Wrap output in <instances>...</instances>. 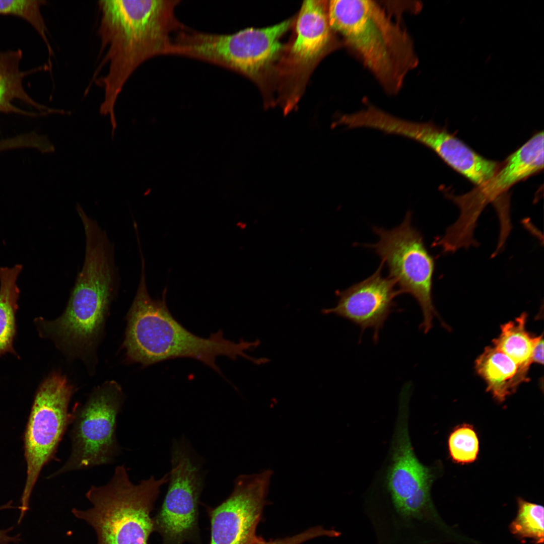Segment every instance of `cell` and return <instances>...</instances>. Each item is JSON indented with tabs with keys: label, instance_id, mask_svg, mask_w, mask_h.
<instances>
[{
	"label": "cell",
	"instance_id": "cell-1",
	"mask_svg": "<svg viewBox=\"0 0 544 544\" xmlns=\"http://www.w3.org/2000/svg\"><path fill=\"white\" fill-rule=\"evenodd\" d=\"M179 0H100L98 34L105 55L97 72L109 63L107 74L96 79L104 89L101 115H109L117 126L114 106L134 72L154 56L167 54L173 33L185 26L175 15Z\"/></svg>",
	"mask_w": 544,
	"mask_h": 544
},
{
	"label": "cell",
	"instance_id": "cell-2",
	"mask_svg": "<svg viewBox=\"0 0 544 544\" xmlns=\"http://www.w3.org/2000/svg\"><path fill=\"white\" fill-rule=\"evenodd\" d=\"M166 292L165 288L161 299L150 297L142 259V276L127 316L123 342L129 362L147 367L168 360L188 358L201 362L222 376L216 361L218 356H226L233 360L240 357L257 365L260 363L259 358L245 353L259 345L258 339L247 342L241 339L236 343L225 338L222 330L207 338L191 332L170 313L166 301Z\"/></svg>",
	"mask_w": 544,
	"mask_h": 544
},
{
	"label": "cell",
	"instance_id": "cell-3",
	"mask_svg": "<svg viewBox=\"0 0 544 544\" xmlns=\"http://www.w3.org/2000/svg\"><path fill=\"white\" fill-rule=\"evenodd\" d=\"M329 25L371 73L383 89L396 94L419 59L414 42L399 22L372 0L327 2Z\"/></svg>",
	"mask_w": 544,
	"mask_h": 544
},
{
	"label": "cell",
	"instance_id": "cell-4",
	"mask_svg": "<svg viewBox=\"0 0 544 544\" xmlns=\"http://www.w3.org/2000/svg\"><path fill=\"white\" fill-rule=\"evenodd\" d=\"M85 260L63 313L53 321L39 319L40 334L72 357L90 364L102 334L114 284L109 243L86 237Z\"/></svg>",
	"mask_w": 544,
	"mask_h": 544
},
{
	"label": "cell",
	"instance_id": "cell-5",
	"mask_svg": "<svg viewBox=\"0 0 544 544\" xmlns=\"http://www.w3.org/2000/svg\"><path fill=\"white\" fill-rule=\"evenodd\" d=\"M168 481V473L134 484L124 465L117 466L108 483L93 486L86 493L92 506L73 508L72 513L94 528L97 544H147L154 530L150 513L160 487Z\"/></svg>",
	"mask_w": 544,
	"mask_h": 544
},
{
	"label": "cell",
	"instance_id": "cell-6",
	"mask_svg": "<svg viewBox=\"0 0 544 544\" xmlns=\"http://www.w3.org/2000/svg\"><path fill=\"white\" fill-rule=\"evenodd\" d=\"M289 19L264 28H248L230 34L186 27L173 38L168 54L204 60L240 73L257 83L273 72L285 49L281 39L292 26Z\"/></svg>",
	"mask_w": 544,
	"mask_h": 544
},
{
	"label": "cell",
	"instance_id": "cell-7",
	"mask_svg": "<svg viewBox=\"0 0 544 544\" xmlns=\"http://www.w3.org/2000/svg\"><path fill=\"white\" fill-rule=\"evenodd\" d=\"M409 401L399 400L389 459L382 484L368 496L390 521L408 525L424 519L433 510L431 489L435 468L417 457L409 433Z\"/></svg>",
	"mask_w": 544,
	"mask_h": 544
},
{
	"label": "cell",
	"instance_id": "cell-8",
	"mask_svg": "<svg viewBox=\"0 0 544 544\" xmlns=\"http://www.w3.org/2000/svg\"><path fill=\"white\" fill-rule=\"evenodd\" d=\"M124 400L120 386L107 381L98 386L83 404L71 413L72 450L53 475L112 463L119 453L117 418Z\"/></svg>",
	"mask_w": 544,
	"mask_h": 544
},
{
	"label": "cell",
	"instance_id": "cell-9",
	"mask_svg": "<svg viewBox=\"0 0 544 544\" xmlns=\"http://www.w3.org/2000/svg\"><path fill=\"white\" fill-rule=\"evenodd\" d=\"M378 240L367 247L374 249L386 264L389 277L395 282L401 294L411 295L418 302L423 315L420 328L425 333L438 317L432 299L433 257L426 247L421 233L412 224L409 211L403 222L391 229L374 227Z\"/></svg>",
	"mask_w": 544,
	"mask_h": 544
},
{
	"label": "cell",
	"instance_id": "cell-10",
	"mask_svg": "<svg viewBox=\"0 0 544 544\" xmlns=\"http://www.w3.org/2000/svg\"><path fill=\"white\" fill-rule=\"evenodd\" d=\"M75 392L66 377L54 372L40 384L35 394L24 434L27 477L19 507L22 520L43 466L54 456L71 421L69 405Z\"/></svg>",
	"mask_w": 544,
	"mask_h": 544
},
{
	"label": "cell",
	"instance_id": "cell-11",
	"mask_svg": "<svg viewBox=\"0 0 544 544\" xmlns=\"http://www.w3.org/2000/svg\"><path fill=\"white\" fill-rule=\"evenodd\" d=\"M335 36L328 22L327 2L304 1L296 22L294 40L285 48L276 70L283 92L278 102L285 115L296 106L319 61L339 45Z\"/></svg>",
	"mask_w": 544,
	"mask_h": 544
},
{
	"label": "cell",
	"instance_id": "cell-12",
	"mask_svg": "<svg viewBox=\"0 0 544 544\" xmlns=\"http://www.w3.org/2000/svg\"><path fill=\"white\" fill-rule=\"evenodd\" d=\"M543 168V132L532 136L511 154L494 175L469 192L450 196L460 210L459 216L448 227L443 238L454 249L477 246L473 237L478 219L487 205L499 197L517 182Z\"/></svg>",
	"mask_w": 544,
	"mask_h": 544
},
{
	"label": "cell",
	"instance_id": "cell-13",
	"mask_svg": "<svg viewBox=\"0 0 544 544\" xmlns=\"http://www.w3.org/2000/svg\"><path fill=\"white\" fill-rule=\"evenodd\" d=\"M171 459L169 488L154 520V529L160 532L165 542L180 544L195 527L203 477L185 443L174 444Z\"/></svg>",
	"mask_w": 544,
	"mask_h": 544
},
{
	"label": "cell",
	"instance_id": "cell-14",
	"mask_svg": "<svg viewBox=\"0 0 544 544\" xmlns=\"http://www.w3.org/2000/svg\"><path fill=\"white\" fill-rule=\"evenodd\" d=\"M373 126L386 134L403 136L427 146L476 186L488 180L500 166L481 156L445 129L431 121L405 120L381 111L375 116Z\"/></svg>",
	"mask_w": 544,
	"mask_h": 544
},
{
	"label": "cell",
	"instance_id": "cell-15",
	"mask_svg": "<svg viewBox=\"0 0 544 544\" xmlns=\"http://www.w3.org/2000/svg\"><path fill=\"white\" fill-rule=\"evenodd\" d=\"M271 470L240 475L230 496L211 512L210 544H257L256 535L268 491Z\"/></svg>",
	"mask_w": 544,
	"mask_h": 544
},
{
	"label": "cell",
	"instance_id": "cell-16",
	"mask_svg": "<svg viewBox=\"0 0 544 544\" xmlns=\"http://www.w3.org/2000/svg\"><path fill=\"white\" fill-rule=\"evenodd\" d=\"M381 262L374 273L347 289L337 291V304L322 310L325 315L334 314L349 320L361 328L373 330L376 343L384 323L396 307L394 299L401 294L394 280L381 274Z\"/></svg>",
	"mask_w": 544,
	"mask_h": 544
},
{
	"label": "cell",
	"instance_id": "cell-17",
	"mask_svg": "<svg viewBox=\"0 0 544 544\" xmlns=\"http://www.w3.org/2000/svg\"><path fill=\"white\" fill-rule=\"evenodd\" d=\"M476 372L487 385V390L502 402L519 385L529 380L528 371L493 346L485 348L475 362Z\"/></svg>",
	"mask_w": 544,
	"mask_h": 544
},
{
	"label": "cell",
	"instance_id": "cell-18",
	"mask_svg": "<svg viewBox=\"0 0 544 544\" xmlns=\"http://www.w3.org/2000/svg\"><path fill=\"white\" fill-rule=\"evenodd\" d=\"M22 56V52L20 49L0 52V112L30 116L40 115L26 111L14 105L13 102L15 100H20L44 113L55 112V109H49L34 100L25 90L23 85L26 76L48 67L40 66L22 71L20 68Z\"/></svg>",
	"mask_w": 544,
	"mask_h": 544
},
{
	"label": "cell",
	"instance_id": "cell-19",
	"mask_svg": "<svg viewBox=\"0 0 544 544\" xmlns=\"http://www.w3.org/2000/svg\"><path fill=\"white\" fill-rule=\"evenodd\" d=\"M22 269L21 264L0 267V356L7 353L16 354L13 343L20 294L17 281Z\"/></svg>",
	"mask_w": 544,
	"mask_h": 544
},
{
	"label": "cell",
	"instance_id": "cell-20",
	"mask_svg": "<svg viewBox=\"0 0 544 544\" xmlns=\"http://www.w3.org/2000/svg\"><path fill=\"white\" fill-rule=\"evenodd\" d=\"M527 317L524 312L514 320L501 325L500 333L493 341V346L529 371L533 348L542 335L535 336L527 330Z\"/></svg>",
	"mask_w": 544,
	"mask_h": 544
},
{
	"label": "cell",
	"instance_id": "cell-21",
	"mask_svg": "<svg viewBox=\"0 0 544 544\" xmlns=\"http://www.w3.org/2000/svg\"><path fill=\"white\" fill-rule=\"evenodd\" d=\"M518 511L512 521L509 529L512 534L520 539H532L535 544L543 542V507L526 501L521 498L517 499Z\"/></svg>",
	"mask_w": 544,
	"mask_h": 544
},
{
	"label": "cell",
	"instance_id": "cell-22",
	"mask_svg": "<svg viewBox=\"0 0 544 544\" xmlns=\"http://www.w3.org/2000/svg\"><path fill=\"white\" fill-rule=\"evenodd\" d=\"M448 447L454 462L467 464L474 462L479 452V439L473 427L467 424L456 427L449 435Z\"/></svg>",
	"mask_w": 544,
	"mask_h": 544
},
{
	"label": "cell",
	"instance_id": "cell-23",
	"mask_svg": "<svg viewBox=\"0 0 544 544\" xmlns=\"http://www.w3.org/2000/svg\"><path fill=\"white\" fill-rule=\"evenodd\" d=\"M45 2L41 0H0V15L14 16L27 21L36 30L46 46H49L47 30L41 11Z\"/></svg>",
	"mask_w": 544,
	"mask_h": 544
},
{
	"label": "cell",
	"instance_id": "cell-24",
	"mask_svg": "<svg viewBox=\"0 0 544 544\" xmlns=\"http://www.w3.org/2000/svg\"><path fill=\"white\" fill-rule=\"evenodd\" d=\"M332 535V531L331 529H325L322 526H317L309 528L292 536L269 541L262 539L257 544H301L318 537H331Z\"/></svg>",
	"mask_w": 544,
	"mask_h": 544
},
{
	"label": "cell",
	"instance_id": "cell-25",
	"mask_svg": "<svg viewBox=\"0 0 544 544\" xmlns=\"http://www.w3.org/2000/svg\"><path fill=\"white\" fill-rule=\"evenodd\" d=\"M12 501H10L8 503L5 504L0 506V511L12 508ZM13 529V527H10L8 529L5 530H0V544H9L10 543H18L21 540L19 535L11 536L9 534V532Z\"/></svg>",
	"mask_w": 544,
	"mask_h": 544
},
{
	"label": "cell",
	"instance_id": "cell-26",
	"mask_svg": "<svg viewBox=\"0 0 544 544\" xmlns=\"http://www.w3.org/2000/svg\"><path fill=\"white\" fill-rule=\"evenodd\" d=\"M543 341L541 337L534 346L532 354V362L539 364L543 363Z\"/></svg>",
	"mask_w": 544,
	"mask_h": 544
},
{
	"label": "cell",
	"instance_id": "cell-27",
	"mask_svg": "<svg viewBox=\"0 0 544 544\" xmlns=\"http://www.w3.org/2000/svg\"><path fill=\"white\" fill-rule=\"evenodd\" d=\"M11 149V143L7 139L0 140V152L9 150Z\"/></svg>",
	"mask_w": 544,
	"mask_h": 544
}]
</instances>
